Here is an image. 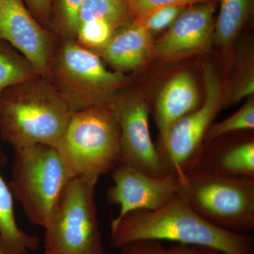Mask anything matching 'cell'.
I'll return each instance as SVG.
<instances>
[{"label":"cell","mask_w":254,"mask_h":254,"mask_svg":"<svg viewBox=\"0 0 254 254\" xmlns=\"http://www.w3.org/2000/svg\"><path fill=\"white\" fill-rule=\"evenodd\" d=\"M253 0H220V13L214 28L215 41L229 48L252 12Z\"/></svg>","instance_id":"cell-17"},{"label":"cell","mask_w":254,"mask_h":254,"mask_svg":"<svg viewBox=\"0 0 254 254\" xmlns=\"http://www.w3.org/2000/svg\"><path fill=\"white\" fill-rule=\"evenodd\" d=\"M0 41L22 55L41 77L48 80L56 51L54 38L23 0H0Z\"/></svg>","instance_id":"cell-10"},{"label":"cell","mask_w":254,"mask_h":254,"mask_svg":"<svg viewBox=\"0 0 254 254\" xmlns=\"http://www.w3.org/2000/svg\"><path fill=\"white\" fill-rule=\"evenodd\" d=\"M69 180L55 147L36 145L14 150L8 185L14 199L34 225L45 227Z\"/></svg>","instance_id":"cell-6"},{"label":"cell","mask_w":254,"mask_h":254,"mask_svg":"<svg viewBox=\"0 0 254 254\" xmlns=\"http://www.w3.org/2000/svg\"><path fill=\"white\" fill-rule=\"evenodd\" d=\"M214 12L210 1L188 6L157 42V55L171 60L206 50L213 36Z\"/></svg>","instance_id":"cell-12"},{"label":"cell","mask_w":254,"mask_h":254,"mask_svg":"<svg viewBox=\"0 0 254 254\" xmlns=\"http://www.w3.org/2000/svg\"><path fill=\"white\" fill-rule=\"evenodd\" d=\"M133 18L127 0H85L80 13V24L103 19L118 29L131 22Z\"/></svg>","instance_id":"cell-19"},{"label":"cell","mask_w":254,"mask_h":254,"mask_svg":"<svg viewBox=\"0 0 254 254\" xmlns=\"http://www.w3.org/2000/svg\"><path fill=\"white\" fill-rule=\"evenodd\" d=\"M6 163L7 158L0 145V169ZM14 199L9 185L0 173V248L6 254H28L29 250H37L39 240L18 227Z\"/></svg>","instance_id":"cell-16"},{"label":"cell","mask_w":254,"mask_h":254,"mask_svg":"<svg viewBox=\"0 0 254 254\" xmlns=\"http://www.w3.org/2000/svg\"><path fill=\"white\" fill-rule=\"evenodd\" d=\"M40 76L22 55L0 41V95L9 87Z\"/></svg>","instance_id":"cell-18"},{"label":"cell","mask_w":254,"mask_h":254,"mask_svg":"<svg viewBox=\"0 0 254 254\" xmlns=\"http://www.w3.org/2000/svg\"><path fill=\"white\" fill-rule=\"evenodd\" d=\"M116 29L111 23L105 20L86 21L79 25L76 41L87 49L99 50L108 43Z\"/></svg>","instance_id":"cell-23"},{"label":"cell","mask_w":254,"mask_h":254,"mask_svg":"<svg viewBox=\"0 0 254 254\" xmlns=\"http://www.w3.org/2000/svg\"><path fill=\"white\" fill-rule=\"evenodd\" d=\"M28 9L43 27L48 28L53 15V0H25Z\"/></svg>","instance_id":"cell-27"},{"label":"cell","mask_w":254,"mask_h":254,"mask_svg":"<svg viewBox=\"0 0 254 254\" xmlns=\"http://www.w3.org/2000/svg\"><path fill=\"white\" fill-rule=\"evenodd\" d=\"M187 7L188 6H167L150 13L141 21H138L151 34L158 33L170 28Z\"/></svg>","instance_id":"cell-25"},{"label":"cell","mask_w":254,"mask_h":254,"mask_svg":"<svg viewBox=\"0 0 254 254\" xmlns=\"http://www.w3.org/2000/svg\"><path fill=\"white\" fill-rule=\"evenodd\" d=\"M85 0H55L53 27L63 40L75 39Z\"/></svg>","instance_id":"cell-22"},{"label":"cell","mask_w":254,"mask_h":254,"mask_svg":"<svg viewBox=\"0 0 254 254\" xmlns=\"http://www.w3.org/2000/svg\"><path fill=\"white\" fill-rule=\"evenodd\" d=\"M120 128V163L151 176H171L150 136L149 107L137 95L116 96L110 103Z\"/></svg>","instance_id":"cell-9"},{"label":"cell","mask_w":254,"mask_h":254,"mask_svg":"<svg viewBox=\"0 0 254 254\" xmlns=\"http://www.w3.org/2000/svg\"><path fill=\"white\" fill-rule=\"evenodd\" d=\"M112 177L113 184L107 190V199L120 207V213L112 221L136 210H158L179 192L178 182L173 176H151L124 164L114 169Z\"/></svg>","instance_id":"cell-11"},{"label":"cell","mask_w":254,"mask_h":254,"mask_svg":"<svg viewBox=\"0 0 254 254\" xmlns=\"http://www.w3.org/2000/svg\"><path fill=\"white\" fill-rule=\"evenodd\" d=\"M0 254H6L4 253V252H3L2 250H1V248H0Z\"/></svg>","instance_id":"cell-28"},{"label":"cell","mask_w":254,"mask_h":254,"mask_svg":"<svg viewBox=\"0 0 254 254\" xmlns=\"http://www.w3.org/2000/svg\"><path fill=\"white\" fill-rule=\"evenodd\" d=\"M231 85L228 96L224 97V107L238 103L245 98H250L254 92L253 66L242 71Z\"/></svg>","instance_id":"cell-26"},{"label":"cell","mask_w":254,"mask_h":254,"mask_svg":"<svg viewBox=\"0 0 254 254\" xmlns=\"http://www.w3.org/2000/svg\"><path fill=\"white\" fill-rule=\"evenodd\" d=\"M48 81L58 90L73 111L110 104L114 93L127 76L105 67L99 55L85 48L75 39L63 40L55 51Z\"/></svg>","instance_id":"cell-5"},{"label":"cell","mask_w":254,"mask_h":254,"mask_svg":"<svg viewBox=\"0 0 254 254\" xmlns=\"http://www.w3.org/2000/svg\"><path fill=\"white\" fill-rule=\"evenodd\" d=\"M209 1L210 0H127L132 16L137 21H141L150 13L167 6H190Z\"/></svg>","instance_id":"cell-24"},{"label":"cell","mask_w":254,"mask_h":254,"mask_svg":"<svg viewBox=\"0 0 254 254\" xmlns=\"http://www.w3.org/2000/svg\"><path fill=\"white\" fill-rule=\"evenodd\" d=\"M200 105L198 88L193 76L182 71L168 80L155 100V121L159 130V141H165L171 127L179 120Z\"/></svg>","instance_id":"cell-13"},{"label":"cell","mask_w":254,"mask_h":254,"mask_svg":"<svg viewBox=\"0 0 254 254\" xmlns=\"http://www.w3.org/2000/svg\"><path fill=\"white\" fill-rule=\"evenodd\" d=\"M195 167L229 176L254 178V138L227 143L215 138L207 142Z\"/></svg>","instance_id":"cell-15"},{"label":"cell","mask_w":254,"mask_h":254,"mask_svg":"<svg viewBox=\"0 0 254 254\" xmlns=\"http://www.w3.org/2000/svg\"><path fill=\"white\" fill-rule=\"evenodd\" d=\"M74 113L41 76L9 87L0 95V137L14 150L55 147Z\"/></svg>","instance_id":"cell-2"},{"label":"cell","mask_w":254,"mask_h":254,"mask_svg":"<svg viewBox=\"0 0 254 254\" xmlns=\"http://www.w3.org/2000/svg\"><path fill=\"white\" fill-rule=\"evenodd\" d=\"M120 249V254H225L215 249L201 246L176 243L165 247L161 241L155 240L133 241Z\"/></svg>","instance_id":"cell-20"},{"label":"cell","mask_w":254,"mask_h":254,"mask_svg":"<svg viewBox=\"0 0 254 254\" xmlns=\"http://www.w3.org/2000/svg\"><path fill=\"white\" fill-rule=\"evenodd\" d=\"M153 49L151 33L134 20L115 30L108 43L98 51L117 71L123 73L142 66Z\"/></svg>","instance_id":"cell-14"},{"label":"cell","mask_w":254,"mask_h":254,"mask_svg":"<svg viewBox=\"0 0 254 254\" xmlns=\"http://www.w3.org/2000/svg\"><path fill=\"white\" fill-rule=\"evenodd\" d=\"M203 103L171 127L163 143L155 145L164 165L177 182L196 166L204 145L205 134L224 107L221 83L215 69L209 64H203Z\"/></svg>","instance_id":"cell-8"},{"label":"cell","mask_w":254,"mask_h":254,"mask_svg":"<svg viewBox=\"0 0 254 254\" xmlns=\"http://www.w3.org/2000/svg\"><path fill=\"white\" fill-rule=\"evenodd\" d=\"M254 129V101L251 96L236 113L223 121L210 125L205 134L204 143L228 133Z\"/></svg>","instance_id":"cell-21"},{"label":"cell","mask_w":254,"mask_h":254,"mask_svg":"<svg viewBox=\"0 0 254 254\" xmlns=\"http://www.w3.org/2000/svg\"><path fill=\"white\" fill-rule=\"evenodd\" d=\"M179 192L202 218L240 235L254 231V178L191 169L178 182Z\"/></svg>","instance_id":"cell-4"},{"label":"cell","mask_w":254,"mask_h":254,"mask_svg":"<svg viewBox=\"0 0 254 254\" xmlns=\"http://www.w3.org/2000/svg\"><path fill=\"white\" fill-rule=\"evenodd\" d=\"M44 228V254H103L95 186L70 180Z\"/></svg>","instance_id":"cell-7"},{"label":"cell","mask_w":254,"mask_h":254,"mask_svg":"<svg viewBox=\"0 0 254 254\" xmlns=\"http://www.w3.org/2000/svg\"><path fill=\"white\" fill-rule=\"evenodd\" d=\"M70 180L95 186L120 163V128L110 104L73 113L55 147Z\"/></svg>","instance_id":"cell-3"},{"label":"cell","mask_w":254,"mask_h":254,"mask_svg":"<svg viewBox=\"0 0 254 254\" xmlns=\"http://www.w3.org/2000/svg\"><path fill=\"white\" fill-rule=\"evenodd\" d=\"M171 241L201 246L225 254H254V238L222 230L198 215L180 193L156 210H136L111 221V242L120 247L133 241Z\"/></svg>","instance_id":"cell-1"}]
</instances>
